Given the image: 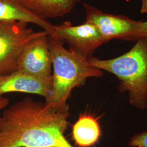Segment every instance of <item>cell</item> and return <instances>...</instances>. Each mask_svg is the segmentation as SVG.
<instances>
[{"mask_svg":"<svg viewBox=\"0 0 147 147\" xmlns=\"http://www.w3.org/2000/svg\"><path fill=\"white\" fill-rule=\"evenodd\" d=\"M68 104L56 106L26 98L10 106L1 117L0 147H74L64 134Z\"/></svg>","mask_w":147,"mask_h":147,"instance_id":"obj_1","label":"cell"},{"mask_svg":"<svg viewBox=\"0 0 147 147\" xmlns=\"http://www.w3.org/2000/svg\"><path fill=\"white\" fill-rule=\"evenodd\" d=\"M92 66L115 75L118 90L127 92L130 105L140 110L147 107V36L140 38L131 49L116 58H88Z\"/></svg>","mask_w":147,"mask_h":147,"instance_id":"obj_2","label":"cell"},{"mask_svg":"<svg viewBox=\"0 0 147 147\" xmlns=\"http://www.w3.org/2000/svg\"><path fill=\"white\" fill-rule=\"evenodd\" d=\"M49 47L53 69V88L45 103L56 106L67 105L71 92L86 82L89 78L103 76V71L92 66L88 58L68 50L62 42L48 38Z\"/></svg>","mask_w":147,"mask_h":147,"instance_id":"obj_3","label":"cell"},{"mask_svg":"<svg viewBox=\"0 0 147 147\" xmlns=\"http://www.w3.org/2000/svg\"><path fill=\"white\" fill-rule=\"evenodd\" d=\"M45 34H48L45 31H34L26 22L0 21V76L16 71L18 59L27 44Z\"/></svg>","mask_w":147,"mask_h":147,"instance_id":"obj_4","label":"cell"},{"mask_svg":"<svg viewBox=\"0 0 147 147\" xmlns=\"http://www.w3.org/2000/svg\"><path fill=\"white\" fill-rule=\"evenodd\" d=\"M84 6L86 13L84 22L94 25L107 42L114 39L137 40V32L141 21L108 14L86 3Z\"/></svg>","mask_w":147,"mask_h":147,"instance_id":"obj_5","label":"cell"},{"mask_svg":"<svg viewBox=\"0 0 147 147\" xmlns=\"http://www.w3.org/2000/svg\"><path fill=\"white\" fill-rule=\"evenodd\" d=\"M56 39L67 42L70 50L89 58L98 47L107 42L99 30L93 24L84 22L82 25L71 26L68 23L54 25Z\"/></svg>","mask_w":147,"mask_h":147,"instance_id":"obj_6","label":"cell"},{"mask_svg":"<svg viewBox=\"0 0 147 147\" xmlns=\"http://www.w3.org/2000/svg\"><path fill=\"white\" fill-rule=\"evenodd\" d=\"M48 38L45 34L27 44L18 59L16 71L43 78L53 76Z\"/></svg>","mask_w":147,"mask_h":147,"instance_id":"obj_7","label":"cell"},{"mask_svg":"<svg viewBox=\"0 0 147 147\" xmlns=\"http://www.w3.org/2000/svg\"><path fill=\"white\" fill-rule=\"evenodd\" d=\"M53 76L43 78L16 71L0 76V95L13 92L39 95L45 99L53 88Z\"/></svg>","mask_w":147,"mask_h":147,"instance_id":"obj_8","label":"cell"},{"mask_svg":"<svg viewBox=\"0 0 147 147\" xmlns=\"http://www.w3.org/2000/svg\"><path fill=\"white\" fill-rule=\"evenodd\" d=\"M0 21H23L35 24L47 32L49 37L56 39L54 25L27 11L18 0H0Z\"/></svg>","mask_w":147,"mask_h":147,"instance_id":"obj_9","label":"cell"},{"mask_svg":"<svg viewBox=\"0 0 147 147\" xmlns=\"http://www.w3.org/2000/svg\"><path fill=\"white\" fill-rule=\"evenodd\" d=\"M27 11L44 20L64 16L81 0H18Z\"/></svg>","mask_w":147,"mask_h":147,"instance_id":"obj_10","label":"cell"},{"mask_svg":"<svg viewBox=\"0 0 147 147\" xmlns=\"http://www.w3.org/2000/svg\"><path fill=\"white\" fill-rule=\"evenodd\" d=\"M73 139L79 147H90L99 141L101 130L98 119L89 115L80 116L73 126Z\"/></svg>","mask_w":147,"mask_h":147,"instance_id":"obj_11","label":"cell"},{"mask_svg":"<svg viewBox=\"0 0 147 147\" xmlns=\"http://www.w3.org/2000/svg\"><path fill=\"white\" fill-rule=\"evenodd\" d=\"M129 146L131 147H147V131L142 132L132 137Z\"/></svg>","mask_w":147,"mask_h":147,"instance_id":"obj_12","label":"cell"},{"mask_svg":"<svg viewBox=\"0 0 147 147\" xmlns=\"http://www.w3.org/2000/svg\"><path fill=\"white\" fill-rule=\"evenodd\" d=\"M147 36V21L140 22L139 26L137 30V40L141 37Z\"/></svg>","mask_w":147,"mask_h":147,"instance_id":"obj_13","label":"cell"},{"mask_svg":"<svg viewBox=\"0 0 147 147\" xmlns=\"http://www.w3.org/2000/svg\"><path fill=\"white\" fill-rule=\"evenodd\" d=\"M9 103V100L3 96V95H0V111L5 109ZM1 117H0V123L1 121Z\"/></svg>","mask_w":147,"mask_h":147,"instance_id":"obj_14","label":"cell"},{"mask_svg":"<svg viewBox=\"0 0 147 147\" xmlns=\"http://www.w3.org/2000/svg\"><path fill=\"white\" fill-rule=\"evenodd\" d=\"M141 11L143 14H147V0H142Z\"/></svg>","mask_w":147,"mask_h":147,"instance_id":"obj_15","label":"cell"}]
</instances>
